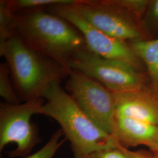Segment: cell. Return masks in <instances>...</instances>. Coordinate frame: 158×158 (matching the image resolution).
Listing matches in <instances>:
<instances>
[{
	"instance_id": "obj_16",
	"label": "cell",
	"mask_w": 158,
	"mask_h": 158,
	"mask_svg": "<svg viewBox=\"0 0 158 158\" xmlns=\"http://www.w3.org/2000/svg\"><path fill=\"white\" fill-rule=\"evenodd\" d=\"M117 6L131 14L141 21L143 14L147 11L151 1L148 0H110Z\"/></svg>"
},
{
	"instance_id": "obj_19",
	"label": "cell",
	"mask_w": 158,
	"mask_h": 158,
	"mask_svg": "<svg viewBox=\"0 0 158 158\" xmlns=\"http://www.w3.org/2000/svg\"><path fill=\"white\" fill-rule=\"evenodd\" d=\"M120 148L124 152L127 158H158V155L152 152L146 151H131L129 149H125L120 147Z\"/></svg>"
},
{
	"instance_id": "obj_14",
	"label": "cell",
	"mask_w": 158,
	"mask_h": 158,
	"mask_svg": "<svg viewBox=\"0 0 158 158\" xmlns=\"http://www.w3.org/2000/svg\"><path fill=\"white\" fill-rule=\"evenodd\" d=\"M11 75L8 66L6 63L0 64V96L5 102L17 104L20 101L17 96L14 87L11 81Z\"/></svg>"
},
{
	"instance_id": "obj_3",
	"label": "cell",
	"mask_w": 158,
	"mask_h": 158,
	"mask_svg": "<svg viewBox=\"0 0 158 158\" xmlns=\"http://www.w3.org/2000/svg\"><path fill=\"white\" fill-rule=\"evenodd\" d=\"M19 101L42 98L53 82H61L72 70L64 68L25 44L15 34L0 45Z\"/></svg>"
},
{
	"instance_id": "obj_6",
	"label": "cell",
	"mask_w": 158,
	"mask_h": 158,
	"mask_svg": "<svg viewBox=\"0 0 158 158\" xmlns=\"http://www.w3.org/2000/svg\"><path fill=\"white\" fill-rule=\"evenodd\" d=\"M72 5L85 21L108 35L125 42L146 39L143 23L110 0H76Z\"/></svg>"
},
{
	"instance_id": "obj_2",
	"label": "cell",
	"mask_w": 158,
	"mask_h": 158,
	"mask_svg": "<svg viewBox=\"0 0 158 158\" xmlns=\"http://www.w3.org/2000/svg\"><path fill=\"white\" fill-rule=\"evenodd\" d=\"M60 83H52L43 94L46 102L42 115L54 119L60 125L70 143L73 158H87L96 151L118 147L113 136L96 125Z\"/></svg>"
},
{
	"instance_id": "obj_4",
	"label": "cell",
	"mask_w": 158,
	"mask_h": 158,
	"mask_svg": "<svg viewBox=\"0 0 158 158\" xmlns=\"http://www.w3.org/2000/svg\"><path fill=\"white\" fill-rule=\"evenodd\" d=\"M44 99L39 98L11 104L0 103V152L11 143L15 149L7 152L10 158H25L41 142L39 131L31 122L32 117L42 113Z\"/></svg>"
},
{
	"instance_id": "obj_11",
	"label": "cell",
	"mask_w": 158,
	"mask_h": 158,
	"mask_svg": "<svg viewBox=\"0 0 158 158\" xmlns=\"http://www.w3.org/2000/svg\"><path fill=\"white\" fill-rule=\"evenodd\" d=\"M128 42L147 67L150 87L158 92V38L155 40H134Z\"/></svg>"
},
{
	"instance_id": "obj_8",
	"label": "cell",
	"mask_w": 158,
	"mask_h": 158,
	"mask_svg": "<svg viewBox=\"0 0 158 158\" xmlns=\"http://www.w3.org/2000/svg\"><path fill=\"white\" fill-rule=\"evenodd\" d=\"M46 10L66 19L77 29L84 37L87 48L92 52L104 58L127 63L139 71L141 70L143 63L128 42L96 28L79 14L72 4L52 6Z\"/></svg>"
},
{
	"instance_id": "obj_10",
	"label": "cell",
	"mask_w": 158,
	"mask_h": 158,
	"mask_svg": "<svg viewBox=\"0 0 158 158\" xmlns=\"http://www.w3.org/2000/svg\"><path fill=\"white\" fill-rule=\"evenodd\" d=\"M111 135L120 147L143 145L158 155V125L114 114Z\"/></svg>"
},
{
	"instance_id": "obj_7",
	"label": "cell",
	"mask_w": 158,
	"mask_h": 158,
	"mask_svg": "<svg viewBox=\"0 0 158 158\" xmlns=\"http://www.w3.org/2000/svg\"><path fill=\"white\" fill-rule=\"evenodd\" d=\"M66 89L74 102L91 120L111 135L115 112L114 93L94 79L72 70Z\"/></svg>"
},
{
	"instance_id": "obj_9",
	"label": "cell",
	"mask_w": 158,
	"mask_h": 158,
	"mask_svg": "<svg viewBox=\"0 0 158 158\" xmlns=\"http://www.w3.org/2000/svg\"><path fill=\"white\" fill-rule=\"evenodd\" d=\"M114 96V114L158 125V92L144 87Z\"/></svg>"
},
{
	"instance_id": "obj_5",
	"label": "cell",
	"mask_w": 158,
	"mask_h": 158,
	"mask_svg": "<svg viewBox=\"0 0 158 158\" xmlns=\"http://www.w3.org/2000/svg\"><path fill=\"white\" fill-rule=\"evenodd\" d=\"M72 70L97 80L113 93L138 90L145 87L146 77L127 63L100 56L85 48L70 63Z\"/></svg>"
},
{
	"instance_id": "obj_12",
	"label": "cell",
	"mask_w": 158,
	"mask_h": 158,
	"mask_svg": "<svg viewBox=\"0 0 158 158\" xmlns=\"http://www.w3.org/2000/svg\"><path fill=\"white\" fill-rule=\"evenodd\" d=\"M16 13L6 0L0 1V45H3L15 35Z\"/></svg>"
},
{
	"instance_id": "obj_17",
	"label": "cell",
	"mask_w": 158,
	"mask_h": 158,
	"mask_svg": "<svg viewBox=\"0 0 158 158\" xmlns=\"http://www.w3.org/2000/svg\"><path fill=\"white\" fill-rule=\"evenodd\" d=\"M87 158H127L119 146L92 153Z\"/></svg>"
},
{
	"instance_id": "obj_18",
	"label": "cell",
	"mask_w": 158,
	"mask_h": 158,
	"mask_svg": "<svg viewBox=\"0 0 158 158\" xmlns=\"http://www.w3.org/2000/svg\"><path fill=\"white\" fill-rule=\"evenodd\" d=\"M147 12V23L158 27V0L151 1Z\"/></svg>"
},
{
	"instance_id": "obj_15",
	"label": "cell",
	"mask_w": 158,
	"mask_h": 158,
	"mask_svg": "<svg viewBox=\"0 0 158 158\" xmlns=\"http://www.w3.org/2000/svg\"><path fill=\"white\" fill-rule=\"evenodd\" d=\"M63 136L62 130H56L51 135L49 140L41 149L23 158H53L57 151L67 141L65 138L62 139Z\"/></svg>"
},
{
	"instance_id": "obj_1",
	"label": "cell",
	"mask_w": 158,
	"mask_h": 158,
	"mask_svg": "<svg viewBox=\"0 0 158 158\" xmlns=\"http://www.w3.org/2000/svg\"><path fill=\"white\" fill-rule=\"evenodd\" d=\"M15 31L25 44L69 70L76 54L87 48L77 29L44 8L17 12Z\"/></svg>"
},
{
	"instance_id": "obj_13",
	"label": "cell",
	"mask_w": 158,
	"mask_h": 158,
	"mask_svg": "<svg viewBox=\"0 0 158 158\" xmlns=\"http://www.w3.org/2000/svg\"><path fill=\"white\" fill-rule=\"evenodd\" d=\"M76 0H8L12 10L18 12L44 8L59 5L72 4Z\"/></svg>"
}]
</instances>
